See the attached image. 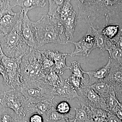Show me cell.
Segmentation results:
<instances>
[{"label": "cell", "mask_w": 122, "mask_h": 122, "mask_svg": "<svg viewBox=\"0 0 122 122\" xmlns=\"http://www.w3.org/2000/svg\"><path fill=\"white\" fill-rule=\"evenodd\" d=\"M77 19L92 24L98 18L106 17V25L112 17L122 11V0H79Z\"/></svg>", "instance_id": "cell-1"}, {"label": "cell", "mask_w": 122, "mask_h": 122, "mask_svg": "<svg viewBox=\"0 0 122 122\" xmlns=\"http://www.w3.org/2000/svg\"><path fill=\"white\" fill-rule=\"evenodd\" d=\"M33 25L40 46L49 43L66 45L70 42L61 20L47 14L33 22Z\"/></svg>", "instance_id": "cell-2"}, {"label": "cell", "mask_w": 122, "mask_h": 122, "mask_svg": "<svg viewBox=\"0 0 122 122\" xmlns=\"http://www.w3.org/2000/svg\"><path fill=\"white\" fill-rule=\"evenodd\" d=\"M17 23L12 30L7 34H4L0 38V43L4 54L11 58H21L33 48H30L25 41L21 30L24 12L21 9Z\"/></svg>", "instance_id": "cell-3"}, {"label": "cell", "mask_w": 122, "mask_h": 122, "mask_svg": "<svg viewBox=\"0 0 122 122\" xmlns=\"http://www.w3.org/2000/svg\"><path fill=\"white\" fill-rule=\"evenodd\" d=\"M20 77L22 85L44 78L41 54L39 50L33 49L21 58Z\"/></svg>", "instance_id": "cell-4"}, {"label": "cell", "mask_w": 122, "mask_h": 122, "mask_svg": "<svg viewBox=\"0 0 122 122\" xmlns=\"http://www.w3.org/2000/svg\"><path fill=\"white\" fill-rule=\"evenodd\" d=\"M20 91L30 103L53 101L56 96L54 87L46 83L44 78L22 84Z\"/></svg>", "instance_id": "cell-5"}, {"label": "cell", "mask_w": 122, "mask_h": 122, "mask_svg": "<svg viewBox=\"0 0 122 122\" xmlns=\"http://www.w3.org/2000/svg\"><path fill=\"white\" fill-rule=\"evenodd\" d=\"M21 58L15 59L2 55L1 62L4 67L3 84L11 90L20 91L21 83L20 79V64Z\"/></svg>", "instance_id": "cell-6"}, {"label": "cell", "mask_w": 122, "mask_h": 122, "mask_svg": "<svg viewBox=\"0 0 122 122\" xmlns=\"http://www.w3.org/2000/svg\"><path fill=\"white\" fill-rule=\"evenodd\" d=\"M30 103L20 91L11 90L4 92L1 102L3 106L12 109L22 118L29 113Z\"/></svg>", "instance_id": "cell-7"}, {"label": "cell", "mask_w": 122, "mask_h": 122, "mask_svg": "<svg viewBox=\"0 0 122 122\" xmlns=\"http://www.w3.org/2000/svg\"><path fill=\"white\" fill-rule=\"evenodd\" d=\"M79 95V105L92 109H102L107 112L105 100L89 86L82 87L77 91Z\"/></svg>", "instance_id": "cell-8"}, {"label": "cell", "mask_w": 122, "mask_h": 122, "mask_svg": "<svg viewBox=\"0 0 122 122\" xmlns=\"http://www.w3.org/2000/svg\"><path fill=\"white\" fill-rule=\"evenodd\" d=\"M74 44V50L69 54L71 57L84 56L87 57L93 50L97 48L95 38L89 28L87 33L78 42L70 41Z\"/></svg>", "instance_id": "cell-9"}, {"label": "cell", "mask_w": 122, "mask_h": 122, "mask_svg": "<svg viewBox=\"0 0 122 122\" xmlns=\"http://www.w3.org/2000/svg\"><path fill=\"white\" fill-rule=\"evenodd\" d=\"M21 30L23 37L29 46L35 49L40 47L37 39L33 22L29 18L28 14H24Z\"/></svg>", "instance_id": "cell-10"}, {"label": "cell", "mask_w": 122, "mask_h": 122, "mask_svg": "<svg viewBox=\"0 0 122 122\" xmlns=\"http://www.w3.org/2000/svg\"><path fill=\"white\" fill-rule=\"evenodd\" d=\"M54 89L56 95L61 97L65 98L69 100L79 98L77 92L69 84L66 79L62 78L61 76L59 83Z\"/></svg>", "instance_id": "cell-11"}, {"label": "cell", "mask_w": 122, "mask_h": 122, "mask_svg": "<svg viewBox=\"0 0 122 122\" xmlns=\"http://www.w3.org/2000/svg\"><path fill=\"white\" fill-rule=\"evenodd\" d=\"M111 65V60L109 57L107 63L102 68L94 70L85 71V73L88 75L90 78L89 86L95 83L104 82L109 74Z\"/></svg>", "instance_id": "cell-12"}, {"label": "cell", "mask_w": 122, "mask_h": 122, "mask_svg": "<svg viewBox=\"0 0 122 122\" xmlns=\"http://www.w3.org/2000/svg\"><path fill=\"white\" fill-rule=\"evenodd\" d=\"M111 60V66L104 82L113 88L122 85V66Z\"/></svg>", "instance_id": "cell-13"}, {"label": "cell", "mask_w": 122, "mask_h": 122, "mask_svg": "<svg viewBox=\"0 0 122 122\" xmlns=\"http://www.w3.org/2000/svg\"><path fill=\"white\" fill-rule=\"evenodd\" d=\"M20 11L14 15L7 14L0 20V32L7 34L12 30L20 17Z\"/></svg>", "instance_id": "cell-14"}, {"label": "cell", "mask_w": 122, "mask_h": 122, "mask_svg": "<svg viewBox=\"0 0 122 122\" xmlns=\"http://www.w3.org/2000/svg\"><path fill=\"white\" fill-rule=\"evenodd\" d=\"M68 55H69V54L53 51V59L54 61V66L52 70L60 76L63 74L66 70L69 69L66 61V58Z\"/></svg>", "instance_id": "cell-15"}, {"label": "cell", "mask_w": 122, "mask_h": 122, "mask_svg": "<svg viewBox=\"0 0 122 122\" xmlns=\"http://www.w3.org/2000/svg\"><path fill=\"white\" fill-rule=\"evenodd\" d=\"M76 15V12L74 11L72 15L63 18L61 20L65 29L66 36L70 42L74 37V34L77 19Z\"/></svg>", "instance_id": "cell-16"}, {"label": "cell", "mask_w": 122, "mask_h": 122, "mask_svg": "<svg viewBox=\"0 0 122 122\" xmlns=\"http://www.w3.org/2000/svg\"><path fill=\"white\" fill-rule=\"evenodd\" d=\"M13 5L22 7L24 14H28L29 11L37 7L43 8L45 6L46 1L44 0H10Z\"/></svg>", "instance_id": "cell-17"}, {"label": "cell", "mask_w": 122, "mask_h": 122, "mask_svg": "<svg viewBox=\"0 0 122 122\" xmlns=\"http://www.w3.org/2000/svg\"><path fill=\"white\" fill-rule=\"evenodd\" d=\"M0 122H27L8 107L0 105Z\"/></svg>", "instance_id": "cell-18"}, {"label": "cell", "mask_w": 122, "mask_h": 122, "mask_svg": "<svg viewBox=\"0 0 122 122\" xmlns=\"http://www.w3.org/2000/svg\"><path fill=\"white\" fill-rule=\"evenodd\" d=\"M53 106V101L48 100L30 103L29 107V113L38 114L43 115Z\"/></svg>", "instance_id": "cell-19"}, {"label": "cell", "mask_w": 122, "mask_h": 122, "mask_svg": "<svg viewBox=\"0 0 122 122\" xmlns=\"http://www.w3.org/2000/svg\"><path fill=\"white\" fill-rule=\"evenodd\" d=\"M81 108L74 109L75 115L74 117L76 122H92V109L81 105Z\"/></svg>", "instance_id": "cell-20"}, {"label": "cell", "mask_w": 122, "mask_h": 122, "mask_svg": "<svg viewBox=\"0 0 122 122\" xmlns=\"http://www.w3.org/2000/svg\"><path fill=\"white\" fill-rule=\"evenodd\" d=\"M44 118L46 121H51L53 122H59L62 119L69 118L73 119L71 114L69 113L66 115L61 114L57 111L54 107H53L43 115Z\"/></svg>", "instance_id": "cell-21"}, {"label": "cell", "mask_w": 122, "mask_h": 122, "mask_svg": "<svg viewBox=\"0 0 122 122\" xmlns=\"http://www.w3.org/2000/svg\"><path fill=\"white\" fill-rule=\"evenodd\" d=\"M89 28L95 38L97 48H99L102 50L106 51L107 39L102 33V28L96 29L92 24H91Z\"/></svg>", "instance_id": "cell-22"}, {"label": "cell", "mask_w": 122, "mask_h": 122, "mask_svg": "<svg viewBox=\"0 0 122 122\" xmlns=\"http://www.w3.org/2000/svg\"><path fill=\"white\" fill-rule=\"evenodd\" d=\"M89 86L103 99L114 91L112 87L105 82L95 83Z\"/></svg>", "instance_id": "cell-23"}, {"label": "cell", "mask_w": 122, "mask_h": 122, "mask_svg": "<svg viewBox=\"0 0 122 122\" xmlns=\"http://www.w3.org/2000/svg\"><path fill=\"white\" fill-rule=\"evenodd\" d=\"M66 81L76 91H78L82 87L89 86V80L87 79H82L71 75Z\"/></svg>", "instance_id": "cell-24"}, {"label": "cell", "mask_w": 122, "mask_h": 122, "mask_svg": "<svg viewBox=\"0 0 122 122\" xmlns=\"http://www.w3.org/2000/svg\"><path fill=\"white\" fill-rule=\"evenodd\" d=\"M64 0H49V10L48 15L60 20L59 13L62 5Z\"/></svg>", "instance_id": "cell-25"}, {"label": "cell", "mask_w": 122, "mask_h": 122, "mask_svg": "<svg viewBox=\"0 0 122 122\" xmlns=\"http://www.w3.org/2000/svg\"><path fill=\"white\" fill-rule=\"evenodd\" d=\"M120 29V26L116 25H106L102 28V33L107 39L112 40L116 36Z\"/></svg>", "instance_id": "cell-26"}, {"label": "cell", "mask_w": 122, "mask_h": 122, "mask_svg": "<svg viewBox=\"0 0 122 122\" xmlns=\"http://www.w3.org/2000/svg\"><path fill=\"white\" fill-rule=\"evenodd\" d=\"M92 122H107L109 112L102 109H92Z\"/></svg>", "instance_id": "cell-27"}, {"label": "cell", "mask_w": 122, "mask_h": 122, "mask_svg": "<svg viewBox=\"0 0 122 122\" xmlns=\"http://www.w3.org/2000/svg\"><path fill=\"white\" fill-rule=\"evenodd\" d=\"M42 56V67L44 76L48 74L52 70L54 66V61L45 55L40 52Z\"/></svg>", "instance_id": "cell-28"}, {"label": "cell", "mask_w": 122, "mask_h": 122, "mask_svg": "<svg viewBox=\"0 0 122 122\" xmlns=\"http://www.w3.org/2000/svg\"><path fill=\"white\" fill-rule=\"evenodd\" d=\"M70 0H64L61 6L59 13L61 21L63 18L72 15L74 12Z\"/></svg>", "instance_id": "cell-29"}, {"label": "cell", "mask_w": 122, "mask_h": 122, "mask_svg": "<svg viewBox=\"0 0 122 122\" xmlns=\"http://www.w3.org/2000/svg\"><path fill=\"white\" fill-rule=\"evenodd\" d=\"M15 7V5H11L10 0H0V20L7 14H15L16 13L12 10L13 8Z\"/></svg>", "instance_id": "cell-30"}, {"label": "cell", "mask_w": 122, "mask_h": 122, "mask_svg": "<svg viewBox=\"0 0 122 122\" xmlns=\"http://www.w3.org/2000/svg\"><path fill=\"white\" fill-rule=\"evenodd\" d=\"M61 76L52 70L44 77L45 81L49 85L55 88L59 83Z\"/></svg>", "instance_id": "cell-31"}, {"label": "cell", "mask_w": 122, "mask_h": 122, "mask_svg": "<svg viewBox=\"0 0 122 122\" xmlns=\"http://www.w3.org/2000/svg\"><path fill=\"white\" fill-rule=\"evenodd\" d=\"M69 69L72 72V76L79 78H85L83 77V74L85 73V71L82 69L80 63L77 61H72L71 66L69 67Z\"/></svg>", "instance_id": "cell-32"}, {"label": "cell", "mask_w": 122, "mask_h": 122, "mask_svg": "<svg viewBox=\"0 0 122 122\" xmlns=\"http://www.w3.org/2000/svg\"><path fill=\"white\" fill-rule=\"evenodd\" d=\"M55 109L59 113L66 115L69 113L71 110V107L68 102L62 101L57 105Z\"/></svg>", "instance_id": "cell-33"}, {"label": "cell", "mask_w": 122, "mask_h": 122, "mask_svg": "<svg viewBox=\"0 0 122 122\" xmlns=\"http://www.w3.org/2000/svg\"><path fill=\"white\" fill-rule=\"evenodd\" d=\"M113 88L117 100L122 105V85L115 86Z\"/></svg>", "instance_id": "cell-34"}, {"label": "cell", "mask_w": 122, "mask_h": 122, "mask_svg": "<svg viewBox=\"0 0 122 122\" xmlns=\"http://www.w3.org/2000/svg\"><path fill=\"white\" fill-rule=\"evenodd\" d=\"M43 116L38 114H34L29 118V122H44Z\"/></svg>", "instance_id": "cell-35"}, {"label": "cell", "mask_w": 122, "mask_h": 122, "mask_svg": "<svg viewBox=\"0 0 122 122\" xmlns=\"http://www.w3.org/2000/svg\"><path fill=\"white\" fill-rule=\"evenodd\" d=\"M109 113L107 122H122L114 114Z\"/></svg>", "instance_id": "cell-36"}, {"label": "cell", "mask_w": 122, "mask_h": 122, "mask_svg": "<svg viewBox=\"0 0 122 122\" xmlns=\"http://www.w3.org/2000/svg\"><path fill=\"white\" fill-rule=\"evenodd\" d=\"M5 69L4 67L2 65L1 61H0V74L4 76L5 74Z\"/></svg>", "instance_id": "cell-37"}, {"label": "cell", "mask_w": 122, "mask_h": 122, "mask_svg": "<svg viewBox=\"0 0 122 122\" xmlns=\"http://www.w3.org/2000/svg\"><path fill=\"white\" fill-rule=\"evenodd\" d=\"M3 34L2 33L0 32V38ZM3 54H4V53L2 52L1 46L0 43V61H1V58H2V55Z\"/></svg>", "instance_id": "cell-38"}, {"label": "cell", "mask_w": 122, "mask_h": 122, "mask_svg": "<svg viewBox=\"0 0 122 122\" xmlns=\"http://www.w3.org/2000/svg\"><path fill=\"white\" fill-rule=\"evenodd\" d=\"M73 119L71 118H66L64 119L61 120L59 122H71V120H72Z\"/></svg>", "instance_id": "cell-39"}, {"label": "cell", "mask_w": 122, "mask_h": 122, "mask_svg": "<svg viewBox=\"0 0 122 122\" xmlns=\"http://www.w3.org/2000/svg\"><path fill=\"white\" fill-rule=\"evenodd\" d=\"M3 92H4L0 91V105H1V100L2 98V96H3Z\"/></svg>", "instance_id": "cell-40"}, {"label": "cell", "mask_w": 122, "mask_h": 122, "mask_svg": "<svg viewBox=\"0 0 122 122\" xmlns=\"http://www.w3.org/2000/svg\"><path fill=\"white\" fill-rule=\"evenodd\" d=\"M71 122H76L74 118L72 119V120H71Z\"/></svg>", "instance_id": "cell-41"}, {"label": "cell", "mask_w": 122, "mask_h": 122, "mask_svg": "<svg viewBox=\"0 0 122 122\" xmlns=\"http://www.w3.org/2000/svg\"></svg>", "instance_id": "cell-42"}, {"label": "cell", "mask_w": 122, "mask_h": 122, "mask_svg": "<svg viewBox=\"0 0 122 122\" xmlns=\"http://www.w3.org/2000/svg\"></svg>", "instance_id": "cell-43"}]
</instances>
